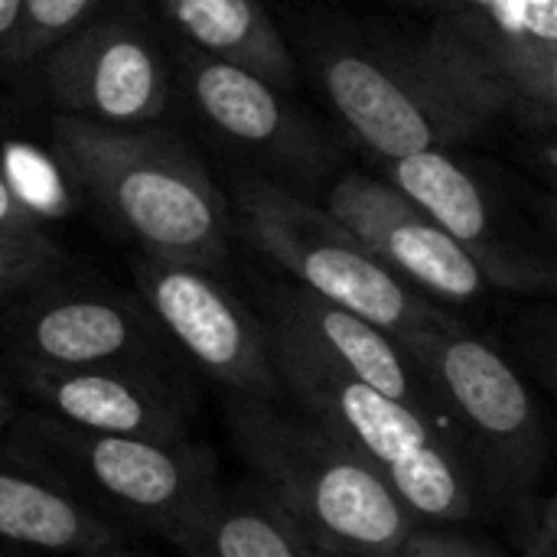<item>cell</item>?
Returning a JSON list of instances; mask_svg holds the SVG:
<instances>
[{
  "instance_id": "cell-29",
  "label": "cell",
  "mask_w": 557,
  "mask_h": 557,
  "mask_svg": "<svg viewBox=\"0 0 557 557\" xmlns=\"http://www.w3.org/2000/svg\"><path fill=\"white\" fill-rule=\"evenodd\" d=\"M408 3H424V0H408Z\"/></svg>"
},
{
  "instance_id": "cell-3",
  "label": "cell",
  "mask_w": 557,
  "mask_h": 557,
  "mask_svg": "<svg viewBox=\"0 0 557 557\" xmlns=\"http://www.w3.org/2000/svg\"><path fill=\"white\" fill-rule=\"evenodd\" d=\"M55 150L108 215L150 258L219 271L228 261V212L209 173L180 144L140 127L55 121Z\"/></svg>"
},
{
  "instance_id": "cell-22",
  "label": "cell",
  "mask_w": 557,
  "mask_h": 557,
  "mask_svg": "<svg viewBox=\"0 0 557 557\" xmlns=\"http://www.w3.org/2000/svg\"><path fill=\"white\" fill-rule=\"evenodd\" d=\"M499 512L516 555L557 557V503L545 483L516 493Z\"/></svg>"
},
{
  "instance_id": "cell-25",
  "label": "cell",
  "mask_w": 557,
  "mask_h": 557,
  "mask_svg": "<svg viewBox=\"0 0 557 557\" xmlns=\"http://www.w3.org/2000/svg\"><path fill=\"white\" fill-rule=\"evenodd\" d=\"M23 411V405H20V395H16V388L10 385V379H7V372L0 369V434L13 424V418Z\"/></svg>"
},
{
  "instance_id": "cell-21",
  "label": "cell",
  "mask_w": 557,
  "mask_h": 557,
  "mask_svg": "<svg viewBox=\"0 0 557 557\" xmlns=\"http://www.w3.org/2000/svg\"><path fill=\"white\" fill-rule=\"evenodd\" d=\"M62 264L65 255L46 228L0 232V313L33 287L62 274Z\"/></svg>"
},
{
  "instance_id": "cell-19",
  "label": "cell",
  "mask_w": 557,
  "mask_h": 557,
  "mask_svg": "<svg viewBox=\"0 0 557 557\" xmlns=\"http://www.w3.org/2000/svg\"><path fill=\"white\" fill-rule=\"evenodd\" d=\"M173 26L202 52L242 65L274 88L294 82L290 49L258 0H160Z\"/></svg>"
},
{
  "instance_id": "cell-8",
  "label": "cell",
  "mask_w": 557,
  "mask_h": 557,
  "mask_svg": "<svg viewBox=\"0 0 557 557\" xmlns=\"http://www.w3.org/2000/svg\"><path fill=\"white\" fill-rule=\"evenodd\" d=\"M0 366H134L193 375L140 297L101 284H72L62 274L0 313Z\"/></svg>"
},
{
  "instance_id": "cell-13",
  "label": "cell",
  "mask_w": 557,
  "mask_h": 557,
  "mask_svg": "<svg viewBox=\"0 0 557 557\" xmlns=\"http://www.w3.org/2000/svg\"><path fill=\"white\" fill-rule=\"evenodd\" d=\"M326 212L424 297L470 304L493 290L483 268L388 183L349 173L330 189Z\"/></svg>"
},
{
  "instance_id": "cell-27",
  "label": "cell",
  "mask_w": 557,
  "mask_h": 557,
  "mask_svg": "<svg viewBox=\"0 0 557 557\" xmlns=\"http://www.w3.org/2000/svg\"><path fill=\"white\" fill-rule=\"evenodd\" d=\"M0 557H42V555H33V552H20V548H7V545H0Z\"/></svg>"
},
{
  "instance_id": "cell-12",
  "label": "cell",
  "mask_w": 557,
  "mask_h": 557,
  "mask_svg": "<svg viewBox=\"0 0 557 557\" xmlns=\"http://www.w3.org/2000/svg\"><path fill=\"white\" fill-rule=\"evenodd\" d=\"M46 88L75 117L140 127L163 114L170 72L137 23L95 16L46 52Z\"/></svg>"
},
{
  "instance_id": "cell-15",
  "label": "cell",
  "mask_w": 557,
  "mask_h": 557,
  "mask_svg": "<svg viewBox=\"0 0 557 557\" xmlns=\"http://www.w3.org/2000/svg\"><path fill=\"white\" fill-rule=\"evenodd\" d=\"M392 183L483 268L490 287L522 294L552 287V268L499 235L483 186L447 150L392 160Z\"/></svg>"
},
{
  "instance_id": "cell-20",
  "label": "cell",
  "mask_w": 557,
  "mask_h": 557,
  "mask_svg": "<svg viewBox=\"0 0 557 557\" xmlns=\"http://www.w3.org/2000/svg\"><path fill=\"white\" fill-rule=\"evenodd\" d=\"M101 10V0H20L16 33L7 62L26 65L46 55L52 46L88 26Z\"/></svg>"
},
{
  "instance_id": "cell-6",
  "label": "cell",
  "mask_w": 557,
  "mask_h": 557,
  "mask_svg": "<svg viewBox=\"0 0 557 557\" xmlns=\"http://www.w3.org/2000/svg\"><path fill=\"white\" fill-rule=\"evenodd\" d=\"M320 82L339 117L375 153L444 150L506 114L503 101L434 39L401 49H333Z\"/></svg>"
},
{
  "instance_id": "cell-18",
  "label": "cell",
  "mask_w": 557,
  "mask_h": 557,
  "mask_svg": "<svg viewBox=\"0 0 557 557\" xmlns=\"http://www.w3.org/2000/svg\"><path fill=\"white\" fill-rule=\"evenodd\" d=\"M170 545L183 557H326L251 476L219 480Z\"/></svg>"
},
{
  "instance_id": "cell-16",
  "label": "cell",
  "mask_w": 557,
  "mask_h": 557,
  "mask_svg": "<svg viewBox=\"0 0 557 557\" xmlns=\"http://www.w3.org/2000/svg\"><path fill=\"white\" fill-rule=\"evenodd\" d=\"M0 545L42 557H127L131 532L95 516L0 441Z\"/></svg>"
},
{
  "instance_id": "cell-5",
  "label": "cell",
  "mask_w": 557,
  "mask_h": 557,
  "mask_svg": "<svg viewBox=\"0 0 557 557\" xmlns=\"http://www.w3.org/2000/svg\"><path fill=\"white\" fill-rule=\"evenodd\" d=\"M401 346L428 379L437 411L493 512L516 493L545 483L552 463L548 418L506 352L454 317Z\"/></svg>"
},
{
  "instance_id": "cell-7",
  "label": "cell",
  "mask_w": 557,
  "mask_h": 557,
  "mask_svg": "<svg viewBox=\"0 0 557 557\" xmlns=\"http://www.w3.org/2000/svg\"><path fill=\"white\" fill-rule=\"evenodd\" d=\"M238 225L264 258L294 277L297 287L369 320L398 343L450 320L362 248V242L326 209H317L268 180L238 183Z\"/></svg>"
},
{
  "instance_id": "cell-17",
  "label": "cell",
  "mask_w": 557,
  "mask_h": 557,
  "mask_svg": "<svg viewBox=\"0 0 557 557\" xmlns=\"http://www.w3.org/2000/svg\"><path fill=\"white\" fill-rule=\"evenodd\" d=\"M186 82L199 114L225 137L268 150L294 170L320 160L313 134L261 75L199 52L186 65Z\"/></svg>"
},
{
  "instance_id": "cell-1",
  "label": "cell",
  "mask_w": 557,
  "mask_h": 557,
  "mask_svg": "<svg viewBox=\"0 0 557 557\" xmlns=\"http://www.w3.org/2000/svg\"><path fill=\"white\" fill-rule=\"evenodd\" d=\"M225 428L248 476L326 557H388L421 525L366 460L287 401L225 395Z\"/></svg>"
},
{
  "instance_id": "cell-24",
  "label": "cell",
  "mask_w": 557,
  "mask_h": 557,
  "mask_svg": "<svg viewBox=\"0 0 557 557\" xmlns=\"http://www.w3.org/2000/svg\"><path fill=\"white\" fill-rule=\"evenodd\" d=\"M42 228L33 206L20 196L13 180L0 170V232H33Z\"/></svg>"
},
{
  "instance_id": "cell-23",
  "label": "cell",
  "mask_w": 557,
  "mask_h": 557,
  "mask_svg": "<svg viewBox=\"0 0 557 557\" xmlns=\"http://www.w3.org/2000/svg\"><path fill=\"white\" fill-rule=\"evenodd\" d=\"M388 557H506L490 539L460 532V525H418Z\"/></svg>"
},
{
  "instance_id": "cell-2",
  "label": "cell",
  "mask_w": 557,
  "mask_h": 557,
  "mask_svg": "<svg viewBox=\"0 0 557 557\" xmlns=\"http://www.w3.org/2000/svg\"><path fill=\"white\" fill-rule=\"evenodd\" d=\"M268 333L284 401L366 460L421 525L496 516L463 450L434 418L330 369L271 323Z\"/></svg>"
},
{
  "instance_id": "cell-14",
  "label": "cell",
  "mask_w": 557,
  "mask_h": 557,
  "mask_svg": "<svg viewBox=\"0 0 557 557\" xmlns=\"http://www.w3.org/2000/svg\"><path fill=\"white\" fill-rule=\"evenodd\" d=\"M264 307H268L264 323H271L274 330L297 339L320 362L434 418L447 431L428 379L421 375V369L411 362V356L392 333L372 326L369 320H362V317H356L297 284L274 287L268 294Z\"/></svg>"
},
{
  "instance_id": "cell-9",
  "label": "cell",
  "mask_w": 557,
  "mask_h": 557,
  "mask_svg": "<svg viewBox=\"0 0 557 557\" xmlns=\"http://www.w3.org/2000/svg\"><path fill=\"white\" fill-rule=\"evenodd\" d=\"M134 277L137 297L189 372L206 375L225 395L284 401L268 323L255 317L215 271L147 255Z\"/></svg>"
},
{
  "instance_id": "cell-26",
  "label": "cell",
  "mask_w": 557,
  "mask_h": 557,
  "mask_svg": "<svg viewBox=\"0 0 557 557\" xmlns=\"http://www.w3.org/2000/svg\"><path fill=\"white\" fill-rule=\"evenodd\" d=\"M20 20V0H0V59H7Z\"/></svg>"
},
{
  "instance_id": "cell-10",
  "label": "cell",
  "mask_w": 557,
  "mask_h": 557,
  "mask_svg": "<svg viewBox=\"0 0 557 557\" xmlns=\"http://www.w3.org/2000/svg\"><path fill=\"white\" fill-rule=\"evenodd\" d=\"M434 39L506 108L552 124L557 108V0H447Z\"/></svg>"
},
{
  "instance_id": "cell-11",
  "label": "cell",
  "mask_w": 557,
  "mask_h": 557,
  "mask_svg": "<svg viewBox=\"0 0 557 557\" xmlns=\"http://www.w3.org/2000/svg\"><path fill=\"white\" fill-rule=\"evenodd\" d=\"M29 401L62 424L147 437V441H186L199 414V395L193 375L134 369V366H98V369H42V366H0Z\"/></svg>"
},
{
  "instance_id": "cell-4",
  "label": "cell",
  "mask_w": 557,
  "mask_h": 557,
  "mask_svg": "<svg viewBox=\"0 0 557 557\" xmlns=\"http://www.w3.org/2000/svg\"><path fill=\"white\" fill-rule=\"evenodd\" d=\"M0 441L69 496L124 532L170 539L219 486L215 454L196 437L147 441L95 434L42 411H20Z\"/></svg>"
},
{
  "instance_id": "cell-28",
  "label": "cell",
  "mask_w": 557,
  "mask_h": 557,
  "mask_svg": "<svg viewBox=\"0 0 557 557\" xmlns=\"http://www.w3.org/2000/svg\"><path fill=\"white\" fill-rule=\"evenodd\" d=\"M127 557H144V555H137V552H131V555H127Z\"/></svg>"
}]
</instances>
